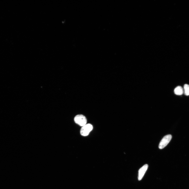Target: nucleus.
<instances>
[{"mask_svg":"<svg viewBox=\"0 0 189 189\" xmlns=\"http://www.w3.org/2000/svg\"><path fill=\"white\" fill-rule=\"evenodd\" d=\"M74 120L76 123L82 127L86 125L87 122L85 116L82 114H78L74 118Z\"/></svg>","mask_w":189,"mask_h":189,"instance_id":"nucleus-1","label":"nucleus"},{"mask_svg":"<svg viewBox=\"0 0 189 189\" xmlns=\"http://www.w3.org/2000/svg\"><path fill=\"white\" fill-rule=\"evenodd\" d=\"M93 128L92 125L90 124H86L82 127L80 129L81 135L84 136L88 135Z\"/></svg>","mask_w":189,"mask_h":189,"instance_id":"nucleus-2","label":"nucleus"},{"mask_svg":"<svg viewBox=\"0 0 189 189\" xmlns=\"http://www.w3.org/2000/svg\"><path fill=\"white\" fill-rule=\"evenodd\" d=\"M172 137V136L170 134L164 136L159 143V148L162 149L165 147L170 142Z\"/></svg>","mask_w":189,"mask_h":189,"instance_id":"nucleus-3","label":"nucleus"},{"mask_svg":"<svg viewBox=\"0 0 189 189\" xmlns=\"http://www.w3.org/2000/svg\"><path fill=\"white\" fill-rule=\"evenodd\" d=\"M148 167V165L145 164L139 170L138 176V179L139 180H140L142 178Z\"/></svg>","mask_w":189,"mask_h":189,"instance_id":"nucleus-4","label":"nucleus"},{"mask_svg":"<svg viewBox=\"0 0 189 189\" xmlns=\"http://www.w3.org/2000/svg\"><path fill=\"white\" fill-rule=\"evenodd\" d=\"M174 92L175 93L176 95H180L183 94L184 92L181 86H178L175 88Z\"/></svg>","mask_w":189,"mask_h":189,"instance_id":"nucleus-5","label":"nucleus"},{"mask_svg":"<svg viewBox=\"0 0 189 189\" xmlns=\"http://www.w3.org/2000/svg\"><path fill=\"white\" fill-rule=\"evenodd\" d=\"M183 92L187 96H189V85L185 84L184 86Z\"/></svg>","mask_w":189,"mask_h":189,"instance_id":"nucleus-6","label":"nucleus"}]
</instances>
